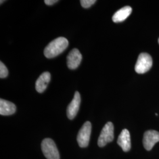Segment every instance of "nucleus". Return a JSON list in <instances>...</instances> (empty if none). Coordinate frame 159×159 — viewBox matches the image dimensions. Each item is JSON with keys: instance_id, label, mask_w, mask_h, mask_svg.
<instances>
[{"instance_id": "obj_1", "label": "nucleus", "mask_w": 159, "mask_h": 159, "mask_svg": "<svg viewBox=\"0 0 159 159\" xmlns=\"http://www.w3.org/2000/svg\"><path fill=\"white\" fill-rule=\"evenodd\" d=\"M68 46V41L64 37H58L52 40L44 49V56L48 58L57 57L62 53Z\"/></svg>"}, {"instance_id": "obj_2", "label": "nucleus", "mask_w": 159, "mask_h": 159, "mask_svg": "<svg viewBox=\"0 0 159 159\" xmlns=\"http://www.w3.org/2000/svg\"><path fill=\"white\" fill-rule=\"evenodd\" d=\"M41 149L47 159H60V154L54 142L51 139H45L41 143Z\"/></svg>"}, {"instance_id": "obj_3", "label": "nucleus", "mask_w": 159, "mask_h": 159, "mask_svg": "<svg viewBox=\"0 0 159 159\" xmlns=\"http://www.w3.org/2000/svg\"><path fill=\"white\" fill-rule=\"evenodd\" d=\"M152 65V57L148 53L143 52L139 56L135 66V71L138 74H144L150 70Z\"/></svg>"}, {"instance_id": "obj_4", "label": "nucleus", "mask_w": 159, "mask_h": 159, "mask_svg": "<svg viewBox=\"0 0 159 159\" xmlns=\"http://www.w3.org/2000/svg\"><path fill=\"white\" fill-rule=\"evenodd\" d=\"M114 139V125L111 122L107 123L100 134L98 139V145L102 148L106 146L108 143L113 142Z\"/></svg>"}, {"instance_id": "obj_5", "label": "nucleus", "mask_w": 159, "mask_h": 159, "mask_svg": "<svg viewBox=\"0 0 159 159\" xmlns=\"http://www.w3.org/2000/svg\"><path fill=\"white\" fill-rule=\"evenodd\" d=\"M91 124L90 121H86L80 129L77 135V140L80 148L88 146L91 136Z\"/></svg>"}, {"instance_id": "obj_6", "label": "nucleus", "mask_w": 159, "mask_h": 159, "mask_svg": "<svg viewBox=\"0 0 159 159\" xmlns=\"http://www.w3.org/2000/svg\"><path fill=\"white\" fill-rule=\"evenodd\" d=\"M159 142V132L156 130L146 131L143 136V146L148 151L151 150L155 144Z\"/></svg>"}, {"instance_id": "obj_7", "label": "nucleus", "mask_w": 159, "mask_h": 159, "mask_svg": "<svg viewBox=\"0 0 159 159\" xmlns=\"http://www.w3.org/2000/svg\"><path fill=\"white\" fill-rule=\"evenodd\" d=\"M82 60V55L77 48L73 49L67 57V63L68 68L74 70L77 68Z\"/></svg>"}, {"instance_id": "obj_8", "label": "nucleus", "mask_w": 159, "mask_h": 159, "mask_svg": "<svg viewBox=\"0 0 159 159\" xmlns=\"http://www.w3.org/2000/svg\"><path fill=\"white\" fill-rule=\"evenodd\" d=\"M81 102L80 94L78 91L74 94V98L68 106L67 110V115L68 119L73 120L76 116L79 110L80 105Z\"/></svg>"}, {"instance_id": "obj_9", "label": "nucleus", "mask_w": 159, "mask_h": 159, "mask_svg": "<svg viewBox=\"0 0 159 159\" xmlns=\"http://www.w3.org/2000/svg\"><path fill=\"white\" fill-rule=\"evenodd\" d=\"M117 143L125 152H129L131 148L130 134L127 129H123L117 139Z\"/></svg>"}, {"instance_id": "obj_10", "label": "nucleus", "mask_w": 159, "mask_h": 159, "mask_svg": "<svg viewBox=\"0 0 159 159\" xmlns=\"http://www.w3.org/2000/svg\"><path fill=\"white\" fill-rule=\"evenodd\" d=\"M51 80V74L49 72H44L40 75L35 83V89L37 92L41 93L46 90Z\"/></svg>"}, {"instance_id": "obj_11", "label": "nucleus", "mask_w": 159, "mask_h": 159, "mask_svg": "<svg viewBox=\"0 0 159 159\" xmlns=\"http://www.w3.org/2000/svg\"><path fill=\"white\" fill-rule=\"evenodd\" d=\"M16 111V105L6 100L0 99V114L2 116L12 115Z\"/></svg>"}, {"instance_id": "obj_12", "label": "nucleus", "mask_w": 159, "mask_h": 159, "mask_svg": "<svg viewBox=\"0 0 159 159\" xmlns=\"http://www.w3.org/2000/svg\"><path fill=\"white\" fill-rule=\"evenodd\" d=\"M132 12V8L130 6H125L121 8L113 15L112 20L114 23H120L125 21Z\"/></svg>"}, {"instance_id": "obj_13", "label": "nucleus", "mask_w": 159, "mask_h": 159, "mask_svg": "<svg viewBox=\"0 0 159 159\" xmlns=\"http://www.w3.org/2000/svg\"><path fill=\"white\" fill-rule=\"evenodd\" d=\"M8 74V71L4 64L0 62V78L4 79L7 77Z\"/></svg>"}, {"instance_id": "obj_14", "label": "nucleus", "mask_w": 159, "mask_h": 159, "mask_svg": "<svg viewBox=\"0 0 159 159\" xmlns=\"http://www.w3.org/2000/svg\"><path fill=\"white\" fill-rule=\"evenodd\" d=\"M96 2V0H81V1H80L81 5L83 7H84L85 8L90 7Z\"/></svg>"}, {"instance_id": "obj_15", "label": "nucleus", "mask_w": 159, "mask_h": 159, "mask_svg": "<svg viewBox=\"0 0 159 159\" xmlns=\"http://www.w3.org/2000/svg\"><path fill=\"white\" fill-rule=\"evenodd\" d=\"M57 2H58L57 0H46V1H44L45 4L48 6H51V5L56 3Z\"/></svg>"}, {"instance_id": "obj_16", "label": "nucleus", "mask_w": 159, "mask_h": 159, "mask_svg": "<svg viewBox=\"0 0 159 159\" xmlns=\"http://www.w3.org/2000/svg\"><path fill=\"white\" fill-rule=\"evenodd\" d=\"M4 2V1H1V4Z\"/></svg>"}, {"instance_id": "obj_17", "label": "nucleus", "mask_w": 159, "mask_h": 159, "mask_svg": "<svg viewBox=\"0 0 159 159\" xmlns=\"http://www.w3.org/2000/svg\"><path fill=\"white\" fill-rule=\"evenodd\" d=\"M158 42H159V40H158Z\"/></svg>"}]
</instances>
